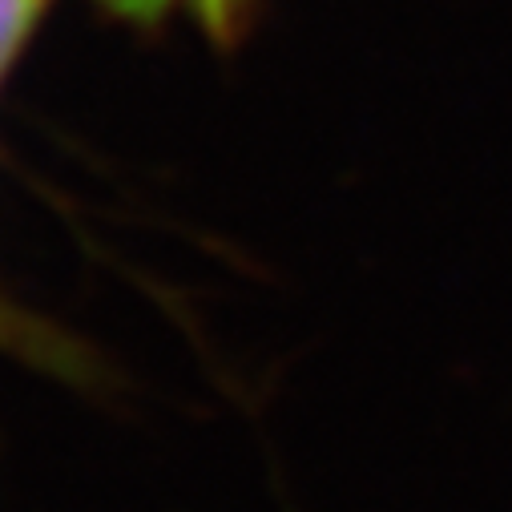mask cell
<instances>
[{
    "instance_id": "1",
    "label": "cell",
    "mask_w": 512,
    "mask_h": 512,
    "mask_svg": "<svg viewBox=\"0 0 512 512\" xmlns=\"http://www.w3.org/2000/svg\"><path fill=\"white\" fill-rule=\"evenodd\" d=\"M37 9H41V0H0V69L9 65L13 49L29 33Z\"/></svg>"
}]
</instances>
